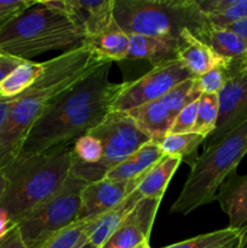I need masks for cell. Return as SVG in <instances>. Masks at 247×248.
<instances>
[{
	"instance_id": "obj_17",
	"label": "cell",
	"mask_w": 247,
	"mask_h": 248,
	"mask_svg": "<svg viewBox=\"0 0 247 248\" xmlns=\"http://www.w3.org/2000/svg\"><path fill=\"white\" fill-rule=\"evenodd\" d=\"M142 196L137 191H132L130 195L126 196L119 205L103 213L96 219L87 222L86 236L87 242L92 246L99 248L111 234L116 230V228L121 224L126 216L133 210L138 201L142 200Z\"/></svg>"
},
{
	"instance_id": "obj_24",
	"label": "cell",
	"mask_w": 247,
	"mask_h": 248,
	"mask_svg": "<svg viewBox=\"0 0 247 248\" xmlns=\"http://www.w3.org/2000/svg\"><path fill=\"white\" fill-rule=\"evenodd\" d=\"M206 137L194 132L172 133L157 140V145L166 156H173L193 166L199 157V148L203 145Z\"/></svg>"
},
{
	"instance_id": "obj_7",
	"label": "cell",
	"mask_w": 247,
	"mask_h": 248,
	"mask_svg": "<svg viewBox=\"0 0 247 248\" xmlns=\"http://www.w3.org/2000/svg\"><path fill=\"white\" fill-rule=\"evenodd\" d=\"M87 133L102 143L103 157L96 165H80L72 161L70 169L73 176L87 183L106 178L110 170L152 140L126 111L111 110L101 124Z\"/></svg>"
},
{
	"instance_id": "obj_19",
	"label": "cell",
	"mask_w": 247,
	"mask_h": 248,
	"mask_svg": "<svg viewBox=\"0 0 247 248\" xmlns=\"http://www.w3.org/2000/svg\"><path fill=\"white\" fill-rule=\"evenodd\" d=\"M194 36L210 46L218 56L227 61H240L247 58V46L244 41L227 28L216 27L206 22Z\"/></svg>"
},
{
	"instance_id": "obj_21",
	"label": "cell",
	"mask_w": 247,
	"mask_h": 248,
	"mask_svg": "<svg viewBox=\"0 0 247 248\" xmlns=\"http://www.w3.org/2000/svg\"><path fill=\"white\" fill-rule=\"evenodd\" d=\"M127 113L154 142H157L169 133L170 126L173 121V116L160 99L132 109Z\"/></svg>"
},
{
	"instance_id": "obj_26",
	"label": "cell",
	"mask_w": 247,
	"mask_h": 248,
	"mask_svg": "<svg viewBox=\"0 0 247 248\" xmlns=\"http://www.w3.org/2000/svg\"><path fill=\"white\" fill-rule=\"evenodd\" d=\"M240 229L224 228L161 248H229L239 242Z\"/></svg>"
},
{
	"instance_id": "obj_13",
	"label": "cell",
	"mask_w": 247,
	"mask_h": 248,
	"mask_svg": "<svg viewBox=\"0 0 247 248\" xmlns=\"http://www.w3.org/2000/svg\"><path fill=\"white\" fill-rule=\"evenodd\" d=\"M65 11L84 33L85 39L99 35L116 24L114 0H65Z\"/></svg>"
},
{
	"instance_id": "obj_11",
	"label": "cell",
	"mask_w": 247,
	"mask_h": 248,
	"mask_svg": "<svg viewBox=\"0 0 247 248\" xmlns=\"http://www.w3.org/2000/svg\"><path fill=\"white\" fill-rule=\"evenodd\" d=\"M139 179L116 182L103 178L87 183L81 191L77 222H91L108 212L137 189Z\"/></svg>"
},
{
	"instance_id": "obj_22",
	"label": "cell",
	"mask_w": 247,
	"mask_h": 248,
	"mask_svg": "<svg viewBox=\"0 0 247 248\" xmlns=\"http://www.w3.org/2000/svg\"><path fill=\"white\" fill-rule=\"evenodd\" d=\"M181 164L177 157L164 156L140 178L136 191L143 199L162 200L170 181Z\"/></svg>"
},
{
	"instance_id": "obj_8",
	"label": "cell",
	"mask_w": 247,
	"mask_h": 248,
	"mask_svg": "<svg viewBox=\"0 0 247 248\" xmlns=\"http://www.w3.org/2000/svg\"><path fill=\"white\" fill-rule=\"evenodd\" d=\"M86 184L87 182L70 173L51 198L16 223L26 248H40L77 222L80 198Z\"/></svg>"
},
{
	"instance_id": "obj_37",
	"label": "cell",
	"mask_w": 247,
	"mask_h": 248,
	"mask_svg": "<svg viewBox=\"0 0 247 248\" xmlns=\"http://www.w3.org/2000/svg\"><path fill=\"white\" fill-rule=\"evenodd\" d=\"M15 98H16V97H15ZM15 98H0V127H1L2 123H4V120L6 119L7 113H9Z\"/></svg>"
},
{
	"instance_id": "obj_34",
	"label": "cell",
	"mask_w": 247,
	"mask_h": 248,
	"mask_svg": "<svg viewBox=\"0 0 247 248\" xmlns=\"http://www.w3.org/2000/svg\"><path fill=\"white\" fill-rule=\"evenodd\" d=\"M0 248H26L17 224L10 230L4 239L0 240Z\"/></svg>"
},
{
	"instance_id": "obj_29",
	"label": "cell",
	"mask_w": 247,
	"mask_h": 248,
	"mask_svg": "<svg viewBox=\"0 0 247 248\" xmlns=\"http://www.w3.org/2000/svg\"><path fill=\"white\" fill-rule=\"evenodd\" d=\"M87 222H75L40 248H77L87 241Z\"/></svg>"
},
{
	"instance_id": "obj_9",
	"label": "cell",
	"mask_w": 247,
	"mask_h": 248,
	"mask_svg": "<svg viewBox=\"0 0 247 248\" xmlns=\"http://www.w3.org/2000/svg\"><path fill=\"white\" fill-rule=\"evenodd\" d=\"M195 78L179 60L153 65L138 79L124 82L123 90L113 102L111 110L130 111L160 99L181 82Z\"/></svg>"
},
{
	"instance_id": "obj_4",
	"label": "cell",
	"mask_w": 247,
	"mask_h": 248,
	"mask_svg": "<svg viewBox=\"0 0 247 248\" xmlns=\"http://www.w3.org/2000/svg\"><path fill=\"white\" fill-rule=\"evenodd\" d=\"M84 41V33L67 14L51 9L44 1H35L0 29V53L24 61L51 51L67 52Z\"/></svg>"
},
{
	"instance_id": "obj_30",
	"label": "cell",
	"mask_w": 247,
	"mask_h": 248,
	"mask_svg": "<svg viewBox=\"0 0 247 248\" xmlns=\"http://www.w3.org/2000/svg\"><path fill=\"white\" fill-rule=\"evenodd\" d=\"M228 64H229V62L223 65H219V67L213 68L210 72L196 78L195 84L198 91L201 94L219 93L223 90V87L225 86V84H227L228 78H229Z\"/></svg>"
},
{
	"instance_id": "obj_40",
	"label": "cell",
	"mask_w": 247,
	"mask_h": 248,
	"mask_svg": "<svg viewBox=\"0 0 247 248\" xmlns=\"http://www.w3.org/2000/svg\"><path fill=\"white\" fill-rule=\"evenodd\" d=\"M136 248H152V247H150L149 241H147V242H143V244H140L139 246H137Z\"/></svg>"
},
{
	"instance_id": "obj_23",
	"label": "cell",
	"mask_w": 247,
	"mask_h": 248,
	"mask_svg": "<svg viewBox=\"0 0 247 248\" xmlns=\"http://www.w3.org/2000/svg\"><path fill=\"white\" fill-rule=\"evenodd\" d=\"M198 5L206 21L220 28L247 16V0H198Z\"/></svg>"
},
{
	"instance_id": "obj_1",
	"label": "cell",
	"mask_w": 247,
	"mask_h": 248,
	"mask_svg": "<svg viewBox=\"0 0 247 248\" xmlns=\"http://www.w3.org/2000/svg\"><path fill=\"white\" fill-rule=\"evenodd\" d=\"M106 63L62 92L28 133L21 154H41L67 145L96 127L111 111L124 82L109 81Z\"/></svg>"
},
{
	"instance_id": "obj_39",
	"label": "cell",
	"mask_w": 247,
	"mask_h": 248,
	"mask_svg": "<svg viewBox=\"0 0 247 248\" xmlns=\"http://www.w3.org/2000/svg\"><path fill=\"white\" fill-rule=\"evenodd\" d=\"M239 248H247V225L240 229Z\"/></svg>"
},
{
	"instance_id": "obj_25",
	"label": "cell",
	"mask_w": 247,
	"mask_h": 248,
	"mask_svg": "<svg viewBox=\"0 0 247 248\" xmlns=\"http://www.w3.org/2000/svg\"><path fill=\"white\" fill-rule=\"evenodd\" d=\"M44 70L45 62H23L0 84V98L18 97L40 78Z\"/></svg>"
},
{
	"instance_id": "obj_31",
	"label": "cell",
	"mask_w": 247,
	"mask_h": 248,
	"mask_svg": "<svg viewBox=\"0 0 247 248\" xmlns=\"http://www.w3.org/2000/svg\"><path fill=\"white\" fill-rule=\"evenodd\" d=\"M198 99L189 103L188 106L184 107L177 114L176 118L172 121L171 126H170L167 135H172V133H188L193 131L196 123V116H198Z\"/></svg>"
},
{
	"instance_id": "obj_33",
	"label": "cell",
	"mask_w": 247,
	"mask_h": 248,
	"mask_svg": "<svg viewBox=\"0 0 247 248\" xmlns=\"http://www.w3.org/2000/svg\"><path fill=\"white\" fill-rule=\"evenodd\" d=\"M23 62H26V61L21 60V58L14 57V56L0 53V84L6 79L7 75L11 74V73Z\"/></svg>"
},
{
	"instance_id": "obj_42",
	"label": "cell",
	"mask_w": 247,
	"mask_h": 248,
	"mask_svg": "<svg viewBox=\"0 0 247 248\" xmlns=\"http://www.w3.org/2000/svg\"><path fill=\"white\" fill-rule=\"evenodd\" d=\"M229 248H239V242H237V244H235L234 246H232V247H229Z\"/></svg>"
},
{
	"instance_id": "obj_32",
	"label": "cell",
	"mask_w": 247,
	"mask_h": 248,
	"mask_svg": "<svg viewBox=\"0 0 247 248\" xmlns=\"http://www.w3.org/2000/svg\"><path fill=\"white\" fill-rule=\"evenodd\" d=\"M34 4V0H0V29Z\"/></svg>"
},
{
	"instance_id": "obj_14",
	"label": "cell",
	"mask_w": 247,
	"mask_h": 248,
	"mask_svg": "<svg viewBox=\"0 0 247 248\" xmlns=\"http://www.w3.org/2000/svg\"><path fill=\"white\" fill-rule=\"evenodd\" d=\"M216 201L228 216V227L241 229L247 225V174L240 176L234 172L228 177L220 186Z\"/></svg>"
},
{
	"instance_id": "obj_20",
	"label": "cell",
	"mask_w": 247,
	"mask_h": 248,
	"mask_svg": "<svg viewBox=\"0 0 247 248\" xmlns=\"http://www.w3.org/2000/svg\"><path fill=\"white\" fill-rule=\"evenodd\" d=\"M82 45L89 47L103 62H120L127 60L128 34L115 24L99 35L85 39Z\"/></svg>"
},
{
	"instance_id": "obj_10",
	"label": "cell",
	"mask_w": 247,
	"mask_h": 248,
	"mask_svg": "<svg viewBox=\"0 0 247 248\" xmlns=\"http://www.w3.org/2000/svg\"><path fill=\"white\" fill-rule=\"evenodd\" d=\"M229 78L218 93L219 116L215 132L206 138L203 148L220 142L247 120V58L230 61Z\"/></svg>"
},
{
	"instance_id": "obj_35",
	"label": "cell",
	"mask_w": 247,
	"mask_h": 248,
	"mask_svg": "<svg viewBox=\"0 0 247 248\" xmlns=\"http://www.w3.org/2000/svg\"><path fill=\"white\" fill-rule=\"evenodd\" d=\"M227 29H229L230 31H232L234 34H236L240 39L245 43V45L247 46V16L244 18L239 19L235 23L230 24V26L225 27Z\"/></svg>"
},
{
	"instance_id": "obj_15",
	"label": "cell",
	"mask_w": 247,
	"mask_h": 248,
	"mask_svg": "<svg viewBox=\"0 0 247 248\" xmlns=\"http://www.w3.org/2000/svg\"><path fill=\"white\" fill-rule=\"evenodd\" d=\"M178 40V60L195 78L230 62L218 56L210 46L199 40L188 29L182 31Z\"/></svg>"
},
{
	"instance_id": "obj_27",
	"label": "cell",
	"mask_w": 247,
	"mask_h": 248,
	"mask_svg": "<svg viewBox=\"0 0 247 248\" xmlns=\"http://www.w3.org/2000/svg\"><path fill=\"white\" fill-rule=\"evenodd\" d=\"M219 116V99L218 94H201L198 99V116L191 132L207 138L212 135L217 126Z\"/></svg>"
},
{
	"instance_id": "obj_6",
	"label": "cell",
	"mask_w": 247,
	"mask_h": 248,
	"mask_svg": "<svg viewBox=\"0 0 247 248\" xmlns=\"http://www.w3.org/2000/svg\"><path fill=\"white\" fill-rule=\"evenodd\" d=\"M114 18L126 34L179 39L206 23L198 0H114Z\"/></svg>"
},
{
	"instance_id": "obj_18",
	"label": "cell",
	"mask_w": 247,
	"mask_h": 248,
	"mask_svg": "<svg viewBox=\"0 0 247 248\" xmlns=\"http://www.w3.org/2000/svg\"><path fill=\"white\" fill-rule=\"evenodd\" d=\"M166 155L162 153L156 142L150 140L137 152L124 160L107 173L106 178L116 182H128L139 179Z\"/></svg>"
},
{
	"instance_id": "obj_5",
	"label": "cell",
	"mask_w": 247,
	"mask_h": 248,
	"mask_svg": "<svg viewBox=\"0 0 247 248\" xmlns=\"http://www.w3.org/2000/svg\"><path fill=\"white\" fill-rule=\"evenodd\" d=\"M246 154L247 120L220 142L203 148L170 212L186 216L216 201L220 186L236 172Z\"/></svg>"
},
{
	"instance_id": "obj_16",
	"label": "cell",
	"mask_w": 247,
	"mask_h": 248,
	"mask_svg": "<svg viewBox=\"0 0 247 248\" xmlns=\"http://www.w3.org/2000/svg\"><path fill=\"white\" fill-rule=\"evenodd\" d=\"M178 39L157 38V36L128 35L127 60L148 61L153 65L178 60Z\"/></svg>"
},
{
	"instance_id": "obj_28",
	"label": "cell",
	"mask_w": 247,
	"mask_h": 248,
	"mask_svg": "<svg viewBox=\"0 0 247 248\" xmlns=\"http://www.w3.org/2000/svg\"><path fill=\"white\" fill-rule=\"evenodd\" d=\"M103 157V147L99 140L90 133L74 140L72 147V161L80 165L99 164Z\"/></svg>"
},
{
	"instance_id": "obj_12",
	"label": "cell",
	"mask_w": 247,
	"mask_h": 248,
	"mask_svg": "<svg viewBox=\"0 0 247 248\" xmlns=\"http://www.w3.org/2000/svg\"><path fill=\"white\" fill-rule=\"evenodd\" d=\"M162 200L142 199L99 248H136L149 241Z\"/></svg>"
},
{
	"instance_id": "obj_2",
	"label": "cell",
	"mask_w": 247,
	"mask_h": 248,
	"mask_svg": "<svg viewBox=\"0 0 247 248\" xmlns=\"http://www.w3.org/2000/svg\"><path fill=\"white\" fill-rule=\"evenodd\" d=\"M106 63L85 45L46 61L43 74L15 98L0 127V171L18 157L27 136L47 107L62 92Z\"/></svg>"
},
{
	"instance_id": "obj_36",
	"label": "cell",
	"mask_w": 247,
	"mask_h": 248,
	"mask_svg": "<svg viewBox=\"0 0 247 248\" xmlns=\"http://www.w3.org/2000/svg\"><path fill=\"white\" fill-rule=\"evenodd\" d=\"M15 225L16 224L12 222L9 213H7L4 208H0V240L4 239Z\"/></svg>"
},
{
	"instance_id": "obj_38",
	"label": "cell",
	"mask_w": 247,
	"mask_h": 248,
	"mask_svg": "<svg viewBox=\"0 0 247 248\" xmlns=\"http://www.w3.org/2000/svg\"><path fill=\"white\" fill-rule=\"evenodd\" d=\"M7 178L5 177V174L0 171V202H1L2 198H4L5 193H6V189H7Z\"/></svg>"
},
{
	"instance_id": "obj_41",
	"label": "cell",
	"mask_w": 247,
	"mask_h": 248,
	"mask_svg": "<svg viewBox=\"0 0 247 248\" xmlns=\"http://www.w3.org/2000/svg\"><path fill=\"white\" fill-rule=\"evenodd\" d=\"M77 248H97V247H94V246H92L91 244H89V242H85V244H82L81 246L80 247H77Z\"/></svg>"
},
{
	"instance_id": "obj_3",
	"label": "cell",
	"mask_w": 247,
	"mask_h": 248,
	"mask_svg": "<svg viewBox=\"0 0 247 248\" xmlns=\"http://www.w3.org/2000/svg\"><path fill=\"white\" fill-rule=\"evenodd\" d=\"M70 169L72 147L68 144L41 154H19L2 171L9 184L0 208H4L16 224L63 186Z\"/></svg>"
}]
</instances>
